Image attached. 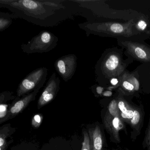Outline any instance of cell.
<instances>
[{"label": "cell", "mask_w": 150, "mask_h": 150, "mask_svg": "<svg viewBox=\"0 0 150 150\" xmlns=\"http://www.w3.org/2000/svg\"><path fill=\"white\" fill-rule=\"evenodd\" d=\"M0 7L43 27L56 26L79 15L78 8L71 0H0Z\"/></svg>", "instance_id": "obj_1"}, {"label": "cell", "mask_w": 150, "mask_h": 150, "mask_svg": "<svg viewBox=\"0 0 150 150\" xmlns=\"http://www.w3.org/2000/svg\"><path fill=\"white\" fill-rule=\"evenodd\" d=\"M126 67L120 50L116 47L107 48L95 64L96 82L99 85L107 87L112 79L119 78L123 74Z\"/></svg>", "instance_id": "obj_2"}, {"label": "cell", "mask_w": 150, "mask_h": 150, "mask_svg": "<svg viewBox=\"0 0 150 150\" xmlns=\"http://www.w3.org/2000/svg\"><path fill=\"white\" fill-rule=\"evenodd\" d=\"M134 19L122 23L116 21L86 22L78 25L85 32L86 36L91 34L101 37H112L125 38L137 33Z\"/></svg>", "instance_id": "obj_3"}, {"label": "cell", "mask_w": 150, "mask_h": 150, "mask_svg": "<svg viewBox=\"0 0 150 150\" xmlns=\"http://www.w3.org/2000/svg\"><path fill=\"white\" fill-rule=\"evenodd\" d=\"M117 99L120 117L131 129L130 139L134 142L140 135L144 123L145 111L142 104L137 105L124 97L120 90H117Z\"/></svg>", "instance_id": "obj_4"}, {"label": "cell", "mask_w": 150, "mask_h": 150, "mask_svg": "<svg viewBox=\"0 0 150 150\" xmlns=\"http://www.w3.org/2000/svg\"><path fill=\"white\" fill-rule=\"evenodd\" d=\"M59 38L49 31H40L26 44H22V51L27 54L48 53L54 49L58 44Z\"/></svg>", "instance_id": "obj_5"}, {"label": "cell", "mask_w": 150, "mask_h": 150, "mask_svg": "<svg viewBox=\"0 0 150 150\" xmlns=\"http://www.w3.org/2000/svg\"><path fill=\"white\" fill-rule=\"evenodd\" d=\"M48 70L41 67L28 74L19 83L16 90V97H21L39 87H43L47 80Z\"/></svg>", "instance_id": "obj_6"}, {"label": "cell", "mask_w": 150, "mask_h": 150, "mask_svg": "<svg viewBox=\"0 0 150 150\" xmlns=\"http://www.w3.org/2000/svg\"><path fill=\"white\" fill-rule=\"evenodd\" d=\"M41 87H39L28 94L21 97H16L7 109L4 116L0 117V125L11 119L21 113L30 102L35 99Z\"/></svg>", "instance_id": "obj_7"}, {"label": "cell", "mask_w": 150, "mask_h": 150, "mask_svg": "<svg viewBox=\"0 0 150 150\" xmlns=\"http://www.w3.org/2000/svg\"><path fill=\"white\" fill-rule=\"evenodd\" d=\"M54 68L65 82H68L74 75L77 67V57L74 54L67 55L55 61Z\"/></svg>", "instance_id": "obj_8"}, {"label": "cell", "mask_w": 150, "mask_h": 150, "mask_svg": "<svg viewBox=\"0 0 150 150\" xmlns=\"http://www.w3.org/2000/svg\"><path fill=\"white\" fill-rule=\"evenodd\" d=\"M118 43L127 49V53L138 60L150 62V48L137 42H132L124 38H118Z\"/></svg>", "instance_id": "obj_9"}, {"label": "cell", "mask_w": 150, "mask_h": 150, "mask_svg": "<svg viewBox=\"0 0 150 150\" xmlns=\"http://www.w3.org/2000/svg\"><path fill=\"white\" fill-rule=\"evenodd\" d=\"M60 84V80L56 76V73H52L39 99V108L48 104L54 99L59 90Z\"/></svg>", "instance_id": "obj_10"}, {"label": "cell", "mask_w": 150, "mask_h": 150, "mask_svg": "<svg viewBox=\"0 0 150 150\" xmlns=\"http://www.w3.org/2000/svg\"><path fill=\"white\" fill-rule=\"evenodd\" d=\"M104 122L107 130L117 143H119L121 141L120 131L123 130L127 134L126 124L123 122L120 116H112L107 112L104 117Z\"/></svg>", "instance_id": "obj_11"}, {"label": "cell", "mask_w": 150, "mask_h": 150, "mask_svg": "<svg viewBox=\"0 0 150 150\" xmlns=\"http://www.w3.org/2000/svg\"><path fill=\"white\" fill-rule=\"evenodd\" d=\"M120 82L118 89L125 96H133L140 90V85L136 77L133 74L125 71L119 77Z\"/></svg>", "instance_id": "obj_12"}, {"label": "cell", "mask_w": 150, "mask_h": 150, "mask_svg": "<svg viewBox=\"0 0 150 150\" xmlns=\"http://www.w3.org/2000/svg\"><path fill=\"white\" fill-rule=\"evenodd\" d=\"M16 131L11 124L8 123L0 127V150H7L14 141L12 135Z\"/></svg>", "instance_id": "obj_13"}, {"label": "cell", "mask_w": 150, "mask_h": 150, "mask_svg": "<svg viewBox=\"0 0 150 150\" xmlns=\"http://www.w3.org/2000/svg\"><path fill=\"white\" fill-rule=\"evenodd\" d=\"M91 150H102L103 139L100 128L98 126L89 130Z\"/></svg>", "instance_id": "obj_14"}, {"label": "cell", "mask_w": 150, "mask_h": 150, "mask_svg": "<svg viewBox=\"0 0 150 150\" xmlns=\"http://www.w3.org/2000/svg\"><path fill=\"white\" fill-rule=\"evenodd\" d=\"M144 150H150V114L149 123L145 131V136L142 142Z\"/></svg>", "instance_id": "obj_15"}, {"label": "cell", "mask_w": 150, "mask_h": 150, "mask_svg": "<svg viewBox=\"0 0 150 150\" xmlns=\"http://www.w3.org/2000/svg\"><path fill=\"white\" fill-rule=\"evenodd\" d=\"M16 97L10 91H4L0 93V106L2 105L11 100H13Z\"/></svg>", "instance_id": "obj_16"}, {"label": "cell", "mask_w": 150, "mask_h": 150, "mask_svg": "<svg viewBox=\"0 0 150 150\" xmlns=\"http://www.w3.org/2000/svg\"><path fill=\"white\" fill-rule=\"evenodd\" d=\"M108 113L113 116H120L117 97L112 100L108 106Z\"/></svg>", "instance_id": "obj_17"}, {"label": "cell", "mask_w": 150, "mask_h": 150, "mask_svg": "<svg viewBox=\"0 0 150 150\" xmlns=\"http://www.w3.org/2000/svg\"><path fill=\"white\" fill-rule=\"evenodd\" d=\"M12 22L10 18L0 17V32L8 28L11 25Z\"/></svg>", "instance_id": "obj_18"}, {"label": "cell", "mask_w": 150, "mask_h": 150, "mask_svg": "<svg viewBox=\"0 0 150 150\" xmlns=\"http://www.w3.org/2000/svg\"><path fill=\"white\" fill-rule=\"evenodd\" d=\"M83 141L82 143V147L81 150H91L90 139L89 134L86 131L83 132Z\"/></svg>", "instance_id": "obj_19"}, {"label": "cell", "mask_w": 150, "mask_h": 150, "mask_svg": "<svg viewBox=\"0 0 150 150\" xmlns=\"http://www.w3.org/2000/svg\"><path fill=\"white\" fill-rule=\"evenodd\" d=\"M136 29L137 31L144 32L147 30L148 23L144 19H141L135 24Z\"/></svg>", "instance_id": "obj_20"}, {"label": "cell", "mask_w": 150, "mask_h": 150, "mask_svg": "<svg viewBox=\"0 0 150 150\" xmlns=\"http://www.w3.org/2000/svg\"><path fill=\"white\" fill-rule=\"evenodd\" d=\"M43 117L40 114H37L34 115L32 120V125L34 128H38L41 125L43 121Z\"/></svg>", "instance_id": "obj_21"}, {"label": "cell", "mask_w": 150, "mask_h": 150, "mask_svg": "<svg viewBox=\"0 0 150 150\" xmlns=\"http://www.w3.org/2000/svg\"><path fill=\"white\" fill-rule=\"evenodd\" d=\"M91 89L95 90L97 95H99V96H101L105 90H106L107 87H104L101 85H95L92 86Z\"/></svg>", "instance_id": "obj_22"}, {"label": "cell", "mask_w": 150, "mask_h": 150, "mask_svg": "<svg viewBox=\"0 0 150 150\" xmlns=\"http://www.w3.org/2000/svg\"><path fill=\"white\" fill-rule=\"evenodd\" d=\"M112 94L113 92L112 91L107 90L103 92L102 96L105 97H111Z\"/></svg>", "instance_id": "obj_23"}, {"label": "cell", "mask_w": 150, "mask_h": 150, "mask_svg": "<svg viewBox=\"0 0 150 150\" xmlns=\"http://www.w3.org/2000/svg\"></svg>", "instance_id": "obj_24"}]
</instances>
